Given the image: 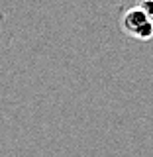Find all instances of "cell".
<instances>
[{
    "label": "cell",
    "instance_id": "6da1fadb",
    "mask_svg": "<svg viewBox=\"0 0 153 157\" xmlns=\"http://www.w3.org/2000/svg\"><path fill=\"white\" fill-rule=\"evenodd\" d=\"M122 28H124V32L128 36H132L136 39H141V41L153 37V24L140 6L128 10L124 14V18H122Z\"/></svg>",
    "mask_w": 153,
    "mask_h": 157
},
{
    "label": "cell",
    "instance_id": "7a4b0ae2",
    "mask_svg": "<svg viewBox=\"0 0 153 157\" xmlns=\"http://www.w3.org/2000/svg\"><path fill=\"white\" fill-rule=\"evenodd\" d=\"M137 6L143 10L145 16L149 18V20H151V24H153V0H140V2H137Z\"/></svg>",
    "mask_w": 153,
    "mask_h": 157
}]
</instances>
